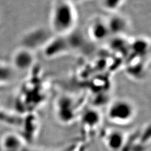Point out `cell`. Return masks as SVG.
<instances>
[{
  "label": "cell",
  "mask_w": 151,
  "mask_h": 151,
  "mask_svg": "<svg viewBox=\"0 0 151 151\" xmlns=\"http://www.w3.org/2000/svg\"><path fill=\"white\" fill-rule=\"evenodd\" d=\"M89 34L94 40H105L111 34L107 20L101 18L94 19L89 24Z\"/></svg>",
  "instance_id": "4"
},
{
  "label": "cell",
  "mask_w": 151,
  "mask_h": 151,
  "mask_svg": "<svg viewBox=\"0 0 151 151\" xmlns=\"http://www.w3.org/2000/svg\"><path fill=\"white\" fill-rule=\"evenodd\" d=\"M108 120L116 125H127L133 121L136 115V108L131 101L125 98L112 101L107 110Z\"/></svg>",
  "instance_id": "2"
},
{
  "label": "cell",
  "mask_w": 151,
  "mask_h": 151,
  "mask_svg": "<svg viewBox=\"0 0 151 151\" xmlns=\"http://www.w3.org/2000/svg\"><path fill=\"white\" fill-rule=\"evenodd\" d=\"M108 25L109 27L110 34L113 32L120 33L124 30L127 27V23L124 18L121 17L116 16L111 18L110 20H107Z\"/></svg>",
  "instance_id": "7"
},
{
  "label": "cell",
  "mask_w": 151,
  "mask_h": 151,
  "mask_svg": "<svg viewBox=\"0 0 151 151\" xmlns=\"http://www.w3.org/2000/svg\"><path fill=\"white\" fill-rule=\"evenodd\" d=\"M68 1H69V0H68Z\"/></svg>",
  "instance_id": "9"
},
{
  "label": "cell",
  "mask_w": 151,
  "mask_h": 151,
  "mask_svg": "<svg viewBox=\"0 0 151 151\" xmlns=\"http://www.w3.org/2000/svg\"><path fill=\"white\" fill-rule=\"evenodd\" d=\"M75 145H72L71 147H68L66 148L64 150H59V151H75V150L76 149V147ZM25 151H43V150H27Z\"/></svg>",
  "instance_id": "8"
},
{
  "label": "cell",
  "mask_w": 151,
  "mask_h": 151,
  "mask_svg": "<svg viewBox=\"0 0 151 151\" xmlns=\"http://www.w3.org/2000/svg\"><path fill=\"white\" fill-rule=\"evenodd\" d=\"M77 21V14L73 4L68 0H57L52 9L50 27L59 35L71 32Z\"/></svg>",
  "instance_id": "1"
},
{
  "label": "cell",
  "mask_w": 151,
  "mask_h": 151,
  "mask_svg": "<svg viewBox=\"0 0 151 151\" xmlns=\"http://www.w3.org/2000/svg\"><path fill=\"white\" fill-rule=\"evenodd\" d=\"M81 122L85 130L93 132L96 131L100 127L101 116L99 112L95 110H88L84 113L82 116Z\"/></svg>",
  "instance_id": "5"
},
{
  "label": "cell",
  "mask_w": 151,
  "mask_h": 151,
  "mask_svg": "<svg viewBox=\"0 0 151 151\" xmlns=\"http://www.w3.org/2000/svg\"><path fill=\"white\" fill-rule=\"evenodd\" d=\"M34 55L31 50H22L17 56V64L22 69L29 68L34 62Z\"/></svg>",
  "instance_id": "6"
},
{
  "label": "cell",
  "mask_w": 151,
  "mask_h": 151,
  "mask_svg": "<svg viewBox=\"0 0 151 151\" xmlns=\"http://www.w3.org/2000/svg\"><path fill=\"white\" fill-rule=\"evenodd\" d=\"M103 140L106 148L109 151H121L127 138L121 131L111 130L105 132Z\"/></svg>",
  "instance_id": "3"
}]
</instances>
